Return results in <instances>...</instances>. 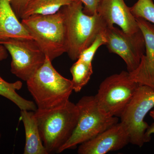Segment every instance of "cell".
<instances>
[{
  "instance_id": "cell-10",
  "label": "cell",
  "mask_w": 154,
  "mask_h": 154,
  "mask_svg": "<svg viewBox=\"0 0 154 154\" xmlns=\"http://www.w3.org/2000/svg\"><path fill=\"white\" fill-rule=\"evenodd\" d=\"M130 143L129 134L121 122L113 125L92 139L81 144L79 154H105L119 150Z\"/></svg>"
},
{
  "instance_id": "cell-14",
  "label": "cell",
  "mask_w": 154,
  "mask_h": 154,
  "mask_svg": "<svg viewBox=\"0 0 154 154\" xmlns=\"http://www.w3.org/2000/svg\"><path fill=\"white\" fill-rule=\"evenodd\" d=\"M20 119L23 122L25 133L24 154H48L40 136L34 111L21 110Z\"/></svg>"
},
{
  "instance_id": "cell-19",
  "label": "cell",
  "mask_w": 154,
  "mask_h": 154,
  "mask_svg": "<svg viewBox=\"0 0 154 154\" xmlns=\"http://www.w3.org/2000/svg\"><path fill=\"white\" fill-rule=\"evenodd\" d=\"M106 38L104 33L99 34L95 41L91 45L87 48L80 54L79 59L81 60L86 63L92 64V61L94 55L97 50L100 46L106 44Z\"/></svg>"
},
{
  "instance_id": "cell-7",
  "label": "cell",
  "mask_w": 154,
  "mask_h": 154,
  "mask_svg": "<svg viewBox=\"0 0 154 154\" xmlns=\"http://www.w3.org/2000/svg\"><path fill=\"white\" fill-rule=\"evenodd\" d=\"M154 107V90L149 86L139 85L120 118L129 135L130 143L140 147L149 142L146 135L149 124L146 116Z\"/></svg>"
},
{
  "instance_id": "cell-4",
  "label": "cell",
  "mask_w": 154,
  "mask_h": 154,
  "mask_svg": "<svg viewBox=\"0 0 154 154\" xmlns=\"http://www.w3.org/2000/svg\"><path fill=\"white\" fill-rule=\"evenodd\" d=\"M21 22L51 60L66 53L65 28L60 10L52 15H32Z\"/></svg>"
},
{
  "instance_id": "cell-24",
  "label": "cell",
  "mask_w": 154,
  "mask_h": 154,
  "mask_svg": "<svg viewBox=\"0 0 154 154\" xmlns=\"http://www.w3.org/2000/svg\"><path fill=\"white\" fill-rule=\"evenodd\" d=\"M149 115L152 118V119H153L154 120V109L150 111L149 113Z\"/></svg>"
},
{
  "instance_id": "cell-25",
  "label": "cell",
  "mask_w": 154,
  "mask_h": 154,
  "mask_svg": "<svg viewBox=\"0 0 154 154\" xmlns=\"http://www.w3.org/2000/svg\"><path fill=\"white\" fill-rule=\"evenodd\" d=\"M1 136L2 135H1V132H0V143H1Z\"/></svg>"
},
{
  "instance_id": "cell-21",
  "label": "cell",
  "mask_w": 154,
  "mask_h": 154,
  "mask_svg": "<svg viewBox=\"0 0 154 154\" xmlns=\"http://www.w3.org/2000/svg\"><path fill=\"white\" fill-rule=\"evenodd\" d=\"M11 6L18 18L26 8L31 0H10Z\"/></svg>"
},
{
  "instance_id": "cell-13",
  "label": "cell",
  "mask_w": 154,
  "mask_h": 154,
  "mask_svg": "<svg viewBox=\"0 0 154 154\" xmlns=\"http://www.w3.org/2000/svg\"><path fill=\"white\" fill-rule=\"evenodd\" d=\"M18 18L10 0H0V42L11 38L33 39Z\"/></svg>"
},
{
  "instance_id": "cell-17",
  "label": "cell",
  "mask_w": 154,
  "mask_h": 154,
  "mask_svg": "<svg viewBox=\"0 0 154 154\" xmlns=\"http://www.w3.org/2000/svg\"><path fill=\"white\" fill-rule=\"evenodd\" d=\"M70 72L72 76L73 90L80 92L91 79L93 74V65L78 59L71 67Z\"/></svg>"
},
{
  "instance_id": "cell-11",
  "label": "cell",
  "mask_w": 154,
  "mask_h": 154,
  "mask_svg": "<svg viewBox=\"0 0 154 154\" xmlns=\"http://www.w3.org/2000/svg\"><path fill=\"white\" fill-rule=\"evenodd\" d=\"M145 41V52L137 68L129 72L131 78L140 85L154 90V25L143 18H136Z\"/></svg>"
},
{
  "instance_id": "cell-9",
  "label": "cell",
  "mask_w": 154,
  "mask_h": 154,
  "mask_svg": "<svg viewBox=\"0 0 154 154\" xmlns=\"http://www.w3.org/2000/svg\"><path fill=\"white\" fill-rule=\"evenodd\" d=\"M105 45L109 52L119 56L126 64L127 71L135 70L140 63L145 52V41L140 30L134 33H128L112 26H107L104 32Z\"/></svg>"
},
{
  "instance_id": "cell-12",
  "label": "cell",
  "mask_w": 154,
  "mask_h": 154,
  "mask_svg": "<svg viewBox=\"0 0 154 154\" xmlns=\"http://www.w3.org/2000/svg\"><path fill=\"white\" fill-rule=\"evenodd\" d=\"M107 26L118 25L125 33H134L140 30L136 19L124 0H101L97 9Z\"/></svg>"
},
{
  "instance_id": "cell-8",
  "label": "cell",
  "mask_w": 154,
  "mask_h": 154,
  "mask_svg": "<svg viewBox=\"0 0 154 154\" xmlns=\"http://www.w3.org/2000/svg\"><path fill=\"white\" fill-rule=\"evenodd\" d=\"M12 57L11 72L27 82L41 67L46 56L33 39L11 38L0 42Z\"/></svg>"
},
{
  "instance_id": "cell-6",
  "label": "cell",
  "mask_w": 154,
  "mask_h": 154,
  "mask_svg": "<svg viewBox=\"0 0 154 154\" xmlns=\"http://www.w3.org/2000/svg\"><path fill=\"white\" fill-rule=\"evenodd\" d=\"M139 85L131 79L129 72L122 71L102 81L94 96L103 112L120 117Z\"/></svg>"
},
{
  "instance_id": "cell-5",
  "label": "cell",
  "mask_w": 154,
  "mask_h": 154,
  "mask_svg": "<svg viewBox=\"0 0 154 154\" xmlns=\"http://www.w3.org/2000/svg\"><path fill=\"white\" fill-rule=\"evenodd\" d=\"M76 104L79 113L76 126L59 153L75 148L118 122V117L110 116L100 109L94 96H84Z\"/></svg>"
},
{
  "instance_id": "cell-15",
  "label": "cell",
  "mask_w": 154,
  "mask_h": 154,
  "mask_svg": "<svg viewBox=\"0 0 154 154\" xmlns=\"http://www.w3.org/2000/svg\"><path fill=\"white\" fill-rule=\"evenodd\" d=\"M79 0H31L21 14L24 19L34 15H48L56 14L62 8Z\"/></svg>"
},
{
  "instance_id": "cell-2",
  "label": "cell",
  "mask_w": 154,
  "mask_h": 154,
  "mask_svg": "<svg viewBox=\"0 0 154 154\" xmlns=\"http://www.w3.org/2000/svg\"><path fill=\"white\" fill-rule=\"evenodd\" d=\"M76 104L69 100L63 105L34 111L42 140L48 154L58 153L69 139L79 117Z\"/></svg>"
},
{
  "instance_id": "cell-16",
  "label": "cell",
  "mask_w": 154,
  "mask_h": 154,
  "mask_svg": "<svg viewBox=\"0 0 154 154\" xmlns=\"http://www.w3.org/2000/svg\"><path fill=\"white\" fill-rule=\"evenodd\" d=\"M22 87L21 81L9 83L0 76V95L7 98L14 103L21 110L35 111L37 106L32 101L24 99L17 94V91Z\"/></svg>"
},
{
  "instance_id": "cell-22",
  "label": "cell",
  "mask_w": 154,
  "mask_h": 154,
  "mask_svg": "<svg viewBox=\"0 0 154 154\" xmlns=\"http://www.w3.org/2000/svg\"><path fill=\"white\" fill-rule=\"evenodd\" d=\"M8 51L2 45L0 44V61L6 59L8 56Z\"/></svg>"
},
{
  "instance_id": "cell-3",
  "label": "cell",
  "mask_w": 154,
  "mask_h": 154,
  "mask_svg": "<svg viewBox=\"0 0 154 154\" xmlns=\"http://www.w3.org/2000/svg\"><path fill=\"white\" fill-rule=\"evenodd\" d=\"M46 56L44 63L26 82L38 109L58 107L69 101L73 91L71 80L61 75Z\"/></svg>"
},
{
  "instance_id": "cell-1",
  "label": "cell",
  "mask_w": 154,
  "mask_h": 154,
  "mask_svg": "<svg viewBox=\"0 0 154 154\" xmlns=\"http://www.w3.org/2000/svg\"><path fill=\"white\" fill-rule=\"evenodd\" d=\"M80 0L60 9L63 14L66 38V53L72 60L80 54L104 33L107 25L98 14L87 15Z\"/></svg>"
},
{
  "instance_id": "cell-23",
  "label": "cell",
  "mask_w": 154,
  "mask_h": 154,
  "mask_svg": "<svg viewBox=\"0 0 154 154\" xmlns=\"http://www.w3.org/2000/svg\"><path fill=\"white\" fill-rule=\"evenodd\" d=\"M154 134V123L149 125L148 128L147 129L146 133V135L149 141L151 140V134Z\"/></svg>"
},
{
  "instance_id": "cell-18",
  "label": "cell",
  "mask_w": 154,
  "mask_h": 154,
  "mask_svg": "<svg viewBox=\"0 0 154 154\" xmlns=\"http://www.w3.org/2000/svg\"><path fill=\"white\" fill-rule=\"evenodd\" d=\"M135 18H143L154 25V3L152 0H138L130 8Z\"/></svg>"
},
{
  "instance_id": "cell-20",
  "label": "cell",
  "mask_w": 154,
  "mask_h": 154,
  "mask_svg": "<svg viewBox=\"0 0 154 154\" xmlns=\"http://www.w3.org/2000/svg\"><path fill=\"white\" fill-rule=\"evenodd\" d=\"M84 5L83 12L88 15L97 14V9L101 0H80Z\"/></svg>"
}]
</instances>
